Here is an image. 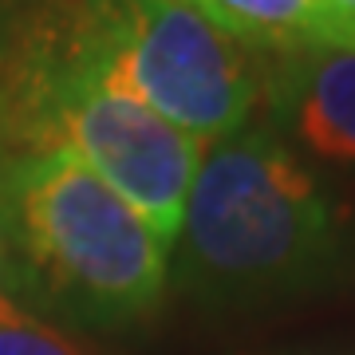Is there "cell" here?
<instances>
[{"label":"cell","mask_w":355,"mask_h":355,"mask_svg":"<svg viewBox=\"0 0 355 355\" xmlns=\"http://www.w3.org/2000/svg\"><path fill=\"white\" fill-rule=\"evenodd\" d=\"M265 355H355V352H340V347H300V352H265Z\"/></svg>","instance_id":"cell-9"},{"label":"cell","mask_w":355,"mask_h":355,"mask_svg":"<svg viewBox=\"0 0 355 355\" xmlns=\"http://www.w3.org/2000/svg\"><path fill=\"white\" fill-rule=\"evenodd\" d=\"M355 268L352 217L265 123L205 146L170 245V284L214 312L308 300Z\"/></svg>","instance_id":"cell-1"},{"label":"cell","mask_w":355,"mask_h":355,"mask_svg":"<svg viewBox=\"0 0 355 355\" xmlns=\"http://www.w3.org/2000/svg\"><path fill=\"white\" fill-rule=\"evenodd\" d=\"M261 55L320 44V0H186Z\"/></svg>","instance_id":"cell-6"},{"label":"cell","mask_w":355,"mask_h":355,"mask_svg":"<svg viewBox=\"0 0 355 355\" xmlns=\"http://www.w3.org/2000/svg\"><path fill=\"white\" fill-rule=\"evenodd\" d=\"M0 355H99L79 331L32 312L0 284Z\"/></svg>","instance_id":"cell-7"},{"label":"cell","mask_w":355,"mask_h":355,"mask_svg":"<svg viewBox=\"0 0 355 355\" xmlns=\"http://www.w3.org/2000/svg\"><path fill=\"white\" fill-rule=\"evenodd\" d=\"M0 284L71 331L123 336L162 312L170 249L79 154L4 150Z\"/></svg>","instance_id":"cell-2"},{"label":"cell","mask_w":355,"mask_h":355,"mask_svg":"<svg viewBox=\"0 0 355 355\" xmlns=\"http://www.w3.org/2000/svg\"><path fill=\"white\" fill-rule=\"evenodd\" d=\"M320 44L355 48V0H320Z\"/></svg>","instance_id":"cell-8"},{"label":"cell","mask_w":355,"mask_h":355,"mask_svg":"<svg viewBox=\"0 0 355 355\" xmlns=\"http://www.w3.org/2000/svg\"><path fill=\"white\" fill-rule=\"evenodd\" d=\"M64 146L174 245L205 142L135 99L79 51L64 12L0 48V154Z\"/></svg>","instance_id":"cell-3"},{"label":"cell","mask_w":355,"mask_h":355,"mask_svg":"<svg viewBox=\"0 0 355 355\" xmlns=\"http://www.w3.org/2000/svg\"><path fill=\"white\" fill-rule=\"evenodd\" d=\"M265 127L308 166H355V48L308 44L265 60Z\"/></svg>","instance_id":"cell-5"},{"label":"cell","mask_w":355,"mask_h":355,"mask_svg":"<svg viewBox=\"0 0 355 355\" xmlns=\"http://www.w3.org/2000/svg\"><path fill=\"white\" fill-rule=\"evenodd\" d=\"M67 32L103 76L198 142L253 123L265 60L186 0H71Z\"/></svg>","instance_id":"cell-4"}]
</instances>
